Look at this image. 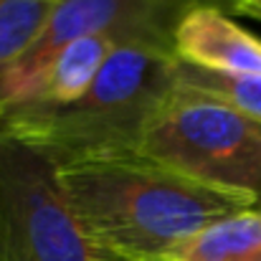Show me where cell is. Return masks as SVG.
Instances as JSON below:
<instances>
[{
    "instance_id": "52a82bcc",
    "label": "cell",
    "mask_w": 261,
    "mask_h": 261,
    "mask_svg": "<svg viewBox=\"0 0 261 261\" xmlns=\"http://www.w3.org/2000/svg\"><path fill=\"white\" fill-rule=\"evenodd\" d=\"M122 43H127V41L117 38V36H107V33L84 36V38L71 41L66 48H61L46 64V69H43L38 84L33 89V94L23 104L59 107V104L76 101L94 84V79L99 76V71L107 64V59ZM23 104H18V107H23Z\"/></svg>"
},
{
    "instance_id": "6da1fadb",
    "label": "cell",
    "mask_w": 261,
    "mask_h": 261,
    "mask_svg": "<svg viewBox=\"0 0 261 261\" xmlns=\"http://www.w3.org/2000/svg\"><path fill=\"white\" fill-rule=\"evenodd\" d=\"M59 175L101 261H165L198 231L261 203L256 193L213 188L142 155L82 160Z\"/></svg>"
},
{
    "instance_id": "7c38bea8",
    "label": "cell",
    "mask_w": 261,
    "mask_h": 261,
    "mask_svg": "<svg viewBox=\"0 0 261 261\" xmlns=\"http://www.w3.org/2000/svg\"><path fill=\"white\" fill-rule=\"evenodd\" d=\"M236 15L254 18V20H259L261 23V0H246V3L239 8V13H236Z\"/></svg>"
},
{
    "instance_id": "5b68a950",
    "label": "cell",
    "mask_w": 261,
    "mask_h": 261,
    "mask_svg": "<svg viewBox=\"0 0 261 261\" xmlns=\"http://www.w3.org/2000/svg\"><path fill=\"white\" fill-rule=\"evenodd\" d=\"M200 0H59L41 38L0 71V114L28 101L46 64L84 36H117L175 54V31Z\"/></svg>"
},
{
    "instance_id": "8992f818",
    "label": "cell",
    "mask_w": 261,
    "mask_h": 261,
    "mask_svg": "<svg viewBox=\"0 0 261 261\" xmlns=\"http://www.w3.org/2000/svg\"><path fill=\"white\" fill-rule=\"evenodd\" d=\"M175 56L185 64L261 76V38L213 5H195L175 31Z\"/></svg>"
},
{
    "instance_id": "277c9868",
    "label": "cell",
    "mask_w": 261,
    "mask_h": 261,
    "mask_svg": "<svg viewBox=\"0 0 261 261\" xmlns=\"http://www.w3.org/2000/svg\"><path fill=\"white\" fill-rule=\"evenodd\" d=\"M59 170L46 152L8 135L0 140V261H101Z\"/></svg>"
},
{
    "instance_id": "8fae6325",
    "label": "cell",
    "mask_w": 261,
    "mask_h": 261,
    "mask_svg": "<svg viewBox=\"0 0 261 261\" xmlns=\"http://www.w3.org/2000/svg\"><path fill=\"white\" fill-rule=\"evenodd\" d=\"M203 5H213V8H221V10H226L228 15H236L239 13V8L246 3V0H200Z\"/></svg>"
},
{
    "instance_id": "4fadbf2b",
    "label": "cell",
    "mask_w": 261,
    "mask_h": 261,
    "mask_svg": "<svg viewBox=\"0 0 261 261\" xmlns=\"http://www.w3.org/2000/svg\"><path fill=\"white\" fill-rule=\"evenodd\" d=\"M5 137V129H3V119H0V140Z\"/></svg>"
},
{
    "instance_id": "9c48e42d",
    "label": "cell",
    "mask_w": 261,
    "mask_h": 261,
    "mask_svg": "<svg viewBox=\"0 0 261 261\" xmlns=\"http://www.w3.org/2000/svg\"><path fill=\"white\" fill-rule=\"evenodd\" d=\"M175 82L193 91H200L216 101H223L261 122V76L256 74L218 71V69L185 64L177 59Z\"/></svg>"
},
{
    "instance_id": "30bf717a",
    "label": "cell",
    "mask_w": 261,
    "mask_h": 261,
    "mask_svg": "<svg viewBox=\"0 0 261 261\" xmlns=\"http://www.w3.org/2000/svg\"><path fill=\"white\" fill-rule=\"evenodd\" d=\"M56 5L59 0H0V71L41 38Z\"/></svg>"
},
{
    "instance_id": "7a4b0ae2",
    "label": "cell",
    "mask_w": 261,
    "mask_h": 261,
    "mask_svg": "<svg viewBox=\"0 0 261 261\" xmlns=\"http://www.w3.org/2000/svg\"><path fill=\"white\" fill-rule=\"evenodd\" d=\"M175 66L173 51L127 41L114 48L84 96L59 107L5 109L0 114L3 129L46 152L59 168L137 155L150 117L175 87Z\"/></svg>"
},
{
    "instance_id": "3957f363",
    "label": "cell",
    "mask_w": 261,
    "mask_h": 261,
    "mask_svg": "<svg viewBox=\"0 0 261 261\" xmlns=\"http://www.w3.org/2000/svg\"><path fill=\"white\" fill-rule=\"evenodd\" d=\"M137 155L198 182L261 195V122L175 82Z\"/></svg>"
},
{
    "instance_id": "ba28073f",
    "label": "cell",
    "mask_w": 261,
    "mask_h": 261,
    "mask_svg": "<svg viewBox=\"0 0 261 261\" xmlns=\"http://www.w3.org/2000/svg\"><path fill=\"white\" fill-rule=\"evenodd\" d=\"M165 261H261V213L251 208L221 218L182 241Z\"/></svg>"
},
{
    "instance_id": "5bb4252c",
    "label": "cell",
    "mask_w": 261,
    "mask_h": 261,
    "mask_svg": "<svg viewBox=\"0 0 261 261\" xmlns=\"http://www.w3.org/2000/svg\"><path fill=\"white\" fill-rule=\"evenodd\" d=\"M256 211H259V213H261V203H259V205H256Z\"/></svg>"
}]
</instances>
